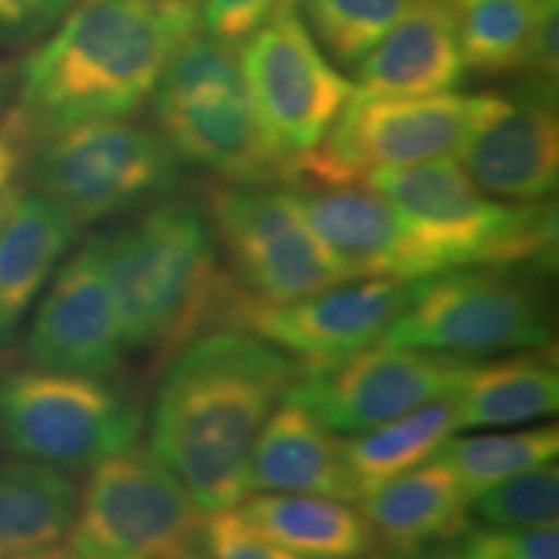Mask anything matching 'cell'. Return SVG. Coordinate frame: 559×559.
Returning <instances> with one entry per match:
<instances>
[{"mask_svg": "<svg viewBox=\"0 0 559 559\" xmlns=\"http://www.w3.org/2000/svg\"><path fill=\"white\" fill-rule=\"evenodd\" d=\"M366 181L402 215L438 275L464 267H555V205L489 198L453 158L376 171Z\"/></svg>", "mask_w": 559, "mask_h": 559, "instance_id": "cell-3", "label": "cell"}, {"mask_svg": "<svg viewBox=\"0 0 559 559\" xmlns=\"http://www.w3.org/2000/svg\"><path fill=\"white\" fill-rule=\"evenodd\" d=\"M5 192V190H3ZM3 192H0V205H3Z\"/></svg>", "mask_w": 559, "mask_h": 559, "instance_id": "cell-40", "label": "cell"}, {"mask_svg": "<svg viewBox=\"0 0 559 559\" xmlns=\"http://www.w3.org/2000/svg\"><path fill=\"white\" fill-rule=\"evenodd\" d=\"M239 58L264 135L285 166L317 148L355 94V83L321 55L298 3L277 0Z\"/></svg>", "mask_w": 559, "mask_h": 559, "instance_id": "cell-10", "label": "cell"}, {"mask_svg": "<svg viewBox=\"0 0 559 559\" xmlns=\"http://www.w3.org/2000/svg\"><path fill=\"white\" fill-rule=\"evenodd\" d=\"M528 79L557 83L559 73V0H539L534 29H531L523 70Z\"/></svg>", "mask_w": 559, "mask_h": 559, "instance_id": "cell-33", "label": "cell"}, {"mask_svg": "<svg viewBox=\"0 0 559 559\" xmlns=\"http://www.w3.org/2000/svg\"><path fill=\"white\" fill-rule=\"evenodd\" d=\"M124 349L99 241H91L58 272L41 298L26 337V355L37 368L99 379L120 368Z\"/></svg>", "mask_w": 559, "mask_h": 559, "instance_id": "cell-16", "label": "cell"}, {"mask_svg": "<svg viewBox=\"0 0 559 559\" xmlns=\"http://www.w3.org/2000/svg\"><path fill=\"white\" fill-rule=\"evenodd\" d=\"M200 26L177 0H81L21 68V138L124 120L151 99L166 60Z\"/></svg>", "mask_w": 559, "mask_h": 559, "instance_id": "cell-2", "label": "cell"}, {"mask_svg": "<svg viewBox=\"0 0 559 559\" xmlns=\"http://www.w3.org/2000/svg\"><path fill=\"white\" fill-rule=\"evenodd\" d=\"M415 0H298L306 26L326 55L340 66L355 68Z\"/></svg>", "mask_w": 559, "mask_h": 559, "instance_id": "cell-28", "label": "cell"}, {"mask_svg": "<svg viewBox=\"0 0 559 559\" xmlns=\"http://www.w3.org/2000/svg\"><path fill=\"white\" fill-rule=\"evenodd\" d=\"M466 70L502 75L523 70L539 0H449Z\"/></svg>", "mask_w": 559, "mask_h": 559, "instance_id": "cell-27", "label": "cell"}, {"mask_svg": "<svg viewBox=\"0 0 559 559\" xmlns=\"http://www.w3.org/2000/svg\"><path fill=\"white\" fill-rule=\"evenodd\" d=\"M415 290V280L370 277L366 283H342L313 296L260 300L257 296H228V313L243 330L285 353L324 362L345 358L381 342Z\"/></svg>", "mask_w": 559, "mask_h": 559, "instance_id": "cell-13", "label": "cell"}, {"mask_svg": "<svg viewBox=\"0 0 559 559\" xmlns=\"http://www.w3.org/2000/svg\"><path fill=\"white\" fill-rule=\"evenodd\" d=\"M300 373L251 332H213L187 345L160 381L151 453L190 489L202 513L249 498V451Z\"/></svg>", "mask_w": 559, "mask_h": 559, "instance_id": "cell-1", "label": "cell"}, {"mask_svg": "<svg viewBox=\"0 0 559 559\" xmlns=\"http://www.w3.org/2000/svg\"><path fill=\"white\" fill-rule=\"evenodd\" d=\"M544 293L513 267H464L415 280V290L381 342L449 358L549 345Z\"/></svg>", "mask_w": 559, "mask_h": 559, "instance_id": "cell-6", "label": "cell"}, {"mask_svg": "<svg viewBox=\"0 0 559 559\" xmlns=\"http://www.w3.org/2000/svg\"><path fill=\"white\" fill-rule=\"evenodd\" d=\"M96 241L124 345L169 349L198 330L218 293L215 236L198 207L164 202Z\"/></svg>", "mask_w": 559, "mask_h": 559, "instance_id": "cell-4", "label": "cell"}, {"mask_svg": "<svg viewBox=\"0 0 559 559\" xmlns=\"http://www.w3.org/2000/svg\"><path fill=\"white\" fill-rule=\"evenodd\" d=\"M466 362L383 342L345 358L306 362L285 394L332 432H368L440 396H449Z\"/></svg>", "mask_w": 559, "mask_h": 559, "instance_id": "cell-12", "label": "cell"}, {"mask_svg": "<svg viewBox=\"0 0 559 559\" xmlns=\"http://www.w3.org/2000/svg\"><path fill=\"white\" fill-rule=\"evenodd\" d=\"M472 510L487 526L534 528L557 523L559 469L555 461L515 474L500 485L474 495Z\"/></svg>", "mask_w": 559, "mask_h": 559, "instance_id": "cell-29", "label": "cell"}, {"mask_svg": "<svg viewBox=\"0 0 559 559\" xmlns=\"http://www.w3.org/2000/svg\"><path fill=\"white\" fill-rule=\"evenodd\" d=\"M275 3H277V0H275ZM283 3H298V0H283Z\"/></svg>", "mask_w": 559, "mask_h": 559, "instance_id": "cell-39", "label": "cell"}, {"mask_svg": "<svg viewBox=\"0 0 559 559\" xmlns=\"http://www.w3.org/2000/svg\"><path fill=\"white\" fill-rule=\"evenodd\" d=\"M68 0H0V37L19 39L50 29Z\"/></svg>", "mask_w": 559, "mask_h": 559, "instance_id": "cell-34", "label": "cell"}, {"mask_svg": "<svg viewBox=\"0 0 559 559\" xmlns=\"http://www.w3.org/2000/svg\"><path fill=\"white\" fill-rule=\"evenodd\" d=\"M559 453V428L542 425V428L515 430V432H485V436L449 438L440 445L432 459L443 461L464 487V492H485L487 487L500 485L515 474L549 464Z\"/></svg>", "mask_w": 559, "mask_h": 559, "instance_id": "cell-26", "label": "cell"}, {"mask_svg": "<svg viewBox=\"0 0 559 559\" xmlns=\"http://www.w3.org/2000/svg\"><path fill=\"white\" fill-rule=\"evenodd\" d=\"M239 513L272 542L311 559H358L376 544L366 515L334 498L260 492L241 500Z\"/></svg>", "mask_w": 559, "mask_h": 559, "instance_id": "cell-22", "label": "cell"}, {"mask_svg": "<svg viewBox=\"0 0 559 559\" xmlns=\"http://www.w3.org/2000/svg\"><path fill=\"white\" fill-rule=\"evenodd\" d=\"M143 430V412L96 376L26 368L0 379V438L19 456L86 469L128 451Z\"/></svg>", "mask_w": 559, "mask_h": 559, "instance_id": "cell-7", "label": "cell"}, {"mask_svg": "<svg viewBox=\"0 0 559 559\" xmlns=\"http://www.w3.org/2000/svg\"><path fill=\"white\" fill-rule=\"evenodd\" d=\"M160 138L179 160L205 166L234 185H272L285 179V160L272 151L247 83L190 91H153Z\"/></svg>", "mask_w": 559, "mask_h": 559, "instance_id": "cell-15", "label": "cell"}, {"mask_svg": "<svg viewBox=\"0 0 559 559\" xmlns=\"http://www.w3.org/2000/svg\"><path fill=\"white\" fill-rule=\"evenodd\" d=\"M275 9V0H200L202 29L228 45H243Z\"/></svg>", "mask_w": 559, "mask_h": 559, "instance_id": "cell-32", "label": "cell"}, {"mask_svg": "<svg viewBox=\"0 0 559 559\" xmlns=\"http://www.w3.org/2000/svg\"><path fill=\"white\" fill-rule=\"evenodd\" d=\"M306 221L349 280H423L438 275L394 205L362 185L293 190Z\"/></svg>", "mask_w": 559, "mask_h": 559, "instance_id": "cell-17", "label": "cell"}, {"mask_svg": "<svg viewBox=\"0 0 559 559\" xmlns=\"http://www.w3.org/2000/svg\"><path fill=\"white\" fill-rule=\"evenodd\" d=\"M360 502L370 528L404 555L459 539L469 528V495L438 459L370 489Z\"/></svg>", "mask_w": 559, "mask_h": 559, "instance_id": "cell-21", "label": "cell"}, {"mask_svg": "<svg viewBox=\"0 0 559 559\" xmlns=\"http://www.w3.org/2000/svg\"><path fill=\"white\" fill-rule=\"evenodd\" d=\"M355 68V91L366 96L409 99L461 86L466 66L449 0H415Z\"/></svg>", "mask_w": 559, "mask_h": 559, "instance_id": "cell-18", "label": "cell"}, {"mask_svg": "<svg viewBox=\"0 0 559 559\" xmlns=\"http://www.w3.org/2000/svg\"><path fill=\"white\" fill-rule=\"evenodd\" d=\"M202 521L205 513L177 474L132 445L94 464L68 547L81 559H169L192 549Z\"/></svg>", "mask_w": 559, "mask_h": 559, "instance_id": "cell-8", "label": "cell"}, {"mask_svg": "<svg viewBox=\"0 0 559 559\" xmlns=\"http://www.w3.org/2000/svg\"><path fill=\"white\" fill-rule=\"evenodd\" d=\"M247 481L249 495L285 492L358 500L345 443H340L311 412L288 400L272 409L251 445Z\"/></svg>", "mask_w": 559, "mask_h": 559, "instance_id": "cell-19", "label": "cell"}, {"mask_svg": "<svg viewBox=\"0 0 559 559\" xmlns=\"http://www.w3.org/2000/svg\"><path fill=\"white\" fill-rule=\"evenodd\" d=\"M34 181L81 226L171 192L179 156L156 132L124 120L70 124L41 138Z\"/></svg>", "mask_w": 559, "mask_h": 559, "instance_id": "cell-9", "label": "cell"}, {"mask_svg": "<svg viewBox=\"0 0 559 559\" xmlns=\"http://www.w3.org/2000/svg\"><path fill=\"white\" fill-rule=\"evenodd\" d=\"M500 94L366 96L355 91L326 138L288 166L304 187L362 185L370 174L459 156Z\"/></svg>", "mask_w": 559, "mask_h": 559, "instance_id": "cell-5", "label": "cell"}, {"mask_svg": "<svg viewBox=\"0 0 559 559\" xmlns=\"http://www.w3.org/2000/svg\"><path fill=\"white\" fill-rule=\"evenodd\" d=\"M21 143H24V138H21L13 122L9 130L0 132V192L9 190L11 179L16 177L21 164Z\"/></svg>", "mask_w": 559, "mask_h": 559, "instance_id": "cell-35", "label": "cell"}, {"mask_svg": "<svg viewBox=\"0 0 559 559\" xmlns=\"http://www.w3.org/2000/svg\"><path fill=\"white\" fill-rule=\"evenodd\" d=\"M210 221L236 275L272 304L353 283L306 221L293 190L230 185L210 192Z\"/></svg>", "mask_w": 559, "mask_h": 559, "instance_id": "cell-11", "label": "cell"}, {"mask_svg": "<svg viewBox=\"0 0 559 559\" xmlns=\"http://www.w3.org/2000/svg\"><path fill=\"white\" fill-rule=\"evenodd\" d=\"M0 559H81L70 551L68 544H52V547L37 549V551H26V555H11V557H0Z\"/></svg>", "mask_w": 559, "mask_h": 559, "instance_id": "cell-36", "label": "cell"}, {"mask_svg": "<svg viewBox=\"0 0 559 559\" xmlns=\"http://www.w3.org/2000/svg\"><path fill=\"white\" fill-rule=\"evenodd\" d=\"M75 487L47 464L0 466V557L58 544L73 523Z\"/></svg>", "mask_w": 559, "mask_h": 559, "instance_id": "cell-25", "label": "cell"}, {"mask_svg": "<svg viewBox=\"0 0 559 559\" xmlns=\"http://www.w3.org/2000/svg\"><path fill=\"white\" fill-rule=\"evenodd\" d=\"M202 559H311L257 531L236 508L207 513L200 528Z\"/></svg>", "mask_w": 559, "mask_h": 559, "instance_id": "cell-31", "label": "cell"}, {"mask_svg": "<svg viewBox=\"0 0 559 559\" xmlns=\"http://www.w3.org/2000/svg\"><path fill=\"white\" fill-rule=\"evenodd\" d=\"M169 559H202V555H194L192 549H187V551H181V555H177V557H169Z\"/></svg>", "mask_w": 559, "mask_h": 559, "instance_id": "cell-37", "label": "cell"}, {"mask_svg": "<svg viewBox=\"0 0 559 559\" xmlns=\"http://www.w3.org/2000/svg\"><path fill=\"white\" fill-rule=\"evenodd\" d=\"M557 83L528 79L481 120L461 148V169L489 198L539 202L557 190Z\"/></svg>", "mask_w": 559, "mask_h": 559, "instance_id": "cell-14", "label": "cell"}, {"mask_svg": "<svg viewBox=\"0 0 559 559\" xmlns=\"http://www.w3.org/2000/svg\"><path fill=\"white\" fill-rule=\"evenodd\" d=\"M456 430V402L449 394L345 440V459L358 487V500L370 489L386 485L389 479L436 456L440 445Z\"/></svg>", "mask_w": 559, "mask_h": 559, "instance_id": "cell-24", "label": "cell"}, {"mask_svg": "<svg viewBox=\"0 0 559 559\" xmlns=\"http://www.w3.org/2000/svg\"><path fill=\"white\" fill-rule=\"evenodd\" d=\"M453 559H559V528L479 526L459 536Z\"/></svg>", "mask_w": 559, "mask_h": 559, "instance_id": "cell-30", "label": "cell"}, {"mask_svg": "<svg viewBox=\"0 0 559 559\" xmlns=\"http://www.w3.org/2000/svg\"><path fill=\"white\" fill-rule=\"evenodd\" d=\"M451 396L459 428H508L555 415L559 376L544 355H513L466 366Z\"/></svg>", "mask_w": 559, "mask_h": 559, "instance_id": "cell-23", "label": "cell"}, {"mask_svg": "<svg viewBox=\"0 0 559 559\" xmlns=\"http://www.w3.org/2000/svg\"><path fill=\"white\" fill-rule=\"evenodd\" d=\"M79 223L39 192H3L0 205V345L13 337L32 300L75 239Z\"/></svg>", "mask_w": 559, "mask_h": 559, "instance_id": "cell-20", "label": "cell"}, {"mask_svg": "<svg viewBox=\"0 0 559 559\" xmlns=\"http://www.w3.org/2000/svg\"><path fill=\"white\" fill-rule=\"evenodd\" d=\"M177 3H185V5H192V9L200 11V0H177Z\"/></svg>", "mask_w": 559, "mask_h": 559, "instance_id": "cell-38", "label": "cell"}]
</instances>
